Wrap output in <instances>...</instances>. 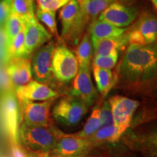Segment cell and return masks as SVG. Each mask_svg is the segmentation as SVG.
Listing matches in <instances>:
<instances>
[{
  "instance_id": "1",
  "label": "cell",
  "mask_w": 157,
  "mask_h": 157,
  "mask_svg": "<svg viewBox=\"0 0 157 157\" xmlns=\"http://www.w3.org/2000/svg\"><path fill=\"white\" fill-rule=\"evenodd\" d=\"M156 71V45L129 44L115 74L117 82L141 85L154 79Z\"/></svg>"
},
{
  "instance_id": "2",
  "label": "cell",
  "mask_w": 157,
  "mask_h": 157,
  "mask_svg": "<svg viewBox=\"0 0 157 157\" xmlns=\"http://www.w3.org/2000/svg\"><path fill=\"white\" fill-rule=\"evenodd\" d=\"M63 134L52 124L48 126H34L23 123L19 129V138L23 144L39 154L50 153Z\"/></svg>"
},
{
  "instance_id": "3",
  "label": "cell",
  "mask_w": 157,
  "mask_h": 157,
  "mask_svg": "<svg viewBox=\"0 0 157 157\" xmlns=\"http://www.w3.org/2000/svg\"><path fill=\"white\" fill-rule=\"evenodd\" d=\"M20 114L15 92L0 95V121L11 144L19 143Z\"/></svg>"
},
{
  "instance_id": "4",
  "label": "cell",
  "mask_w": 157,
  "mask_h": 157,
  "mask_svg": "<svg viewBox=\"0 0 157 157\" xmlns=\"http://www.w3.org/2000/svg\"><path fill=\"white\" fill-rule=\"evenodd\" d=\"M51 70L53 77L60 83L70 82L75 77L78 70L75 54L63 44L57 46L52 53Z\"/></svg>"
},
{
  "instance_id": "5",
  "label": "cell",
  "mask_w": 157,
  "mask_h": 157,
  "mask_svg": "<svg viewBox=\"0 0 157 157\" xmlns=\"http://www.w3.org/2000/svg\"><path fill=\"white\" fill-rule=\"evenodd\" d=\"M88 111V106L78 98L71 96L62 98L52 111L53 118L59 123L73 126L78 124Z\"/></svg>"
},
{
  "instance_id": "6",
  "label": "cell",
  "mask_w": 157,
  "mask_h": 157,
  "mask_svg": "<svg viewBox=\"0 0 157 157\" xmlns=\"http://www.w3.org/2000/svg\"><path fill=\"white\" fill-rule=\"evenodd\" d=\"M108 102L111 107L113 124L117 127L119 135L122 136L130 126L133 116L140 103L122 95L112 96Z\"/></svg>"
},
{
  "instance_id": "7",
  "label": "cell",
  "mask_w": 157,
  "mask_h": 157,
  "mask_svg": "<svg viewBox=\"0 0 157 157\" xmlns=\"http://www.w3.org/2000/svg\"><path fill=\"white\" fill-rule=\"evenodd\" d=\"M128 44L148 45L154 44L157 38V21L156 16L146 13L126 31Z\"/></svg>"
},
{
  "instance_id": "8",
  "label": "cell",
  "mask_w": 157,
  "mask_h": 157,
  "mask_svg": "<svg viewBox=\"0 0 157 157\" xmlns=\"http://www.w3.org/2000/svg\"><path fill=\"white\" fill-rule=\"evenodd\" d=\"M55 48L53 41H49L34 52L31 62L32 76L36 81L48 86L52 83L53 78L51 61Z\"/></svg>"
},
{
  "instance_id": "9",
  "label": "cell",
  "mask_w": 157,
  "mask_h": 157,
  "mask_svg": "<svg viewBox=\"0 0 157 157\" xmlns=\"http://www.w3.org/2000/svg\"><path fill=\"white\" fill-rule=\"evenodd\" d=\"M54 100L55 98L42 103H35L27 100L18 101L23 123L34 126H48L50 124V109Z\"/></svg>"
},
{
  "instance_id": "10",
  "label": "cell",
  "mask_w": 157,
  "mask_h": 157,
  "mask_svg": "<svg viewBox=\"0 0 157 157\" xmlns=\"http://www.w3.org/2000/svg\"><path fill=\"white\" fill-rule=\"evenodd\" d=\"M71 94L83 101L88 107L95 103L98 95L92 81L90 68L78 67L77 74L74 78Z\"/></svg>"
},
{
  "instance_id": "11",
  "label": "cell",
  "mask_w": 157,
  "mask_h": 157,
  "mask_svg": "<svg viewBox=\"0 0 157 157\" xmlns=\"http://www.w3.org/2000/svg\"><path fill=\"white\" fill-rule=\"evenodd\" d=\"M137 15L136 8L127 7L115 2L104 10L98 19L106 21L119 28H124L136 19Z\"/></svg>"
},
{
  "instance_id": "12",
  "label": "cell",
  "mask_w": 157,
  "mask_h": 157,
  "mask_svg": "<svg viewBox=\"0 0 157 157\" xmlns=\"http://www.w3.org/2000/svg\"><path fill=\"white\" fill-rule=\"evenodd\" d=\"M51 38V34L38 22L37 19L24 21V44L28 58L44 44L50 41Z\"/></svg>"
},
{
  "instance_id": "13",
  "label": "cell",
  "mask_w": 157,
  "mask_h": 157,
  "mask_svg": "<svg viewBox=\"0 0 157 157\" xmlns=\"http://www.w3.org/2000/svg\"><path fill=\"white\" fill-rule=\"evenodd\" d=\"M15 95L18 101H45L56 98L58 94L47 84L37 81H31L15 89Z\"/></svg>"
},
{
  "instance_id": "14",
  "label": "cell",
  "mask_w": 157,
  "mask_h": 157,
  "mask_svg": "<svg viewBox=\"0 0 157 157\" xmlns=\"http://www.w3.org/2000/svg\"><path fill=\"white\" fill-rule=\"evenodd\" d=\"M94 148L87 137L63 134L50 152L52 155H75L79 153L90 152Z\"/></svg>"
},
{
  "instance_id": "15",
  "label": "cell",
  "mask_w": 157,
  "mask_h": 157,
  "mask_svg": "<svg viewBox=\"0 0 157 157\" xmlns=\"http://www.w3.org/2000/svg\"><path fill=\"white\" fill-rule=\"evenodd\" d=\"M6 70L15 89L28 84L32 79L31 63L29 58L13 59Z\"/></svg>"
},
{
  "instance_id": "16",
  "label": "cell",
  "mask_w": 157,
  "mask_h": 157,
  "mask_svg": "<svg viewBox=\"0 0 157 157\" xmlns=\"http://www.w3.org/2000/svg\"><path fill=\"white\" fill-rule=\"evenodd\" d=\"M125 31L121 36L91 41L95 56H107L118 53L128 44V38Z\"/></svg>"
},
{
  "instance_id": "17",
  "label": "cell",
  "mask_w": 157,
  "mask_h": 157,
  "mask_svg": "<svg viewBox=\"0 0 157 157\" xmlns=\"http://www.w3.org/2000/svg\"><path fill=\"white\" fill-rule=\"evenodd\" d=\"M80 13V4L78 0H71L66 4L59 13L62 24V36L68 41L77 22Z\"/></svg>"
},
{
  "instance_id": "18",
  "label": "cell",
  "mask_w": 157,
  "mask_h": 157,
  "mask_svg": "<svg viewBox=\"0 0 157 157\" xmlns=\"http://www.w3.org/2000/svg\"><path fill=\"white\" fill-rule=\"evenodd\" d=\"M116 0H81L80 17L84 26L95 21L100 14Z\"/></svg>"
},
{
  "instance_id": "19",
  "label": "cell",
  "mask_w": 157,
  "mask_h": 157,
  "mask_svg": "<svg viewBox=\"0 0 157 157\" xmlns=\"http://www.w3.org/2000/svg\"><path fill=\"white\" fill-rule=\"evenodd\" d=\"M127 29L119 28L102 20L96 19L89 25L91 41L117 37L122 35Z\"/></svg>"
},
{
  "instance_id": "20",
  "label": "cell",
  "mask_w": 157,
  "mask_h": 157,
  "mask_svg": "<svg viewBox=\"0 0 157 157\" xmlns=\"http://www.w3.org/2000/svg\"><path fill=\"white\" fill-rule=\"evenodd\" d=\"M119 131L114 124L101 127L91 136L87 137L93 148L105 143H114L121 138Z\"/></svg>"
},
{
  "instance_id": "21",
  "label": "cell",
  "mask_w": 157,
  "mask_h": 157,
  "mask_svg": "<svg viewBox=\"0 0 157 157\" xmlns=\"http://www.w3.org/2000/svg\"><path fill=\"white\" fill-rule=\"evenodd\" d=\"M92 67L98 90L103 97H105L117 82L116 74H113L111 69L98 68L93 66Z\"/></svg>"
},
{
  "instance_id": "22",
  "label": "cell",
  "mask_w": 157,
  "mask_h": 157,
  "mask_svg": "<svg viewBox=\"0 0 157 157\" xmlns=\"http://www.w3.org/2000/svg\"><path fill=\"white\" fill-rule=\"evenodd\" d=\"M93 44L88 34L84 35L76 50V58L78 67L90 68V61L93 56Z\"/></svg>"
},
{
  "instance_id": "23",
  "label": "cell",
  "mask_w": 157,
  "mask_h": 157,
  "mask_svg": "<svg viewBox=\"0 0 157 157\" xmlns=\"http://www.w3.org/2000/svg\"><path fill=\"white\" fill-rule=\"evenodd\" d=\"M12 10L24 21L36 20L33 0H12Z\"/></svg>"
},
{
  "instance_id": "24",
  "label": "cell",
  "mask_w": 157,
  "mask_h": 157,
  "mask_svg": "<svg viewBox=\"0 0 157 157\" xmlns=\"http://www.w3.org/2000/svg\"><path fill=\"white\" fill-rule=\"evenodd\" d=\"M101 128V119H100V106L97 105L94 108L91 115L88 118L82 130L74 134H71L75 137H88L93 135L98 129Z\"/></svg>"
},
{
  "instance_id": "25",
  "label": "cell",
  "mask_w": 157,
  "mask_h": 157,
  "mask_svg": "<svg viewBox=\"0 0 157 157\" xmlns=\"http://www.w3.org/2000/svg\"><path fill=\"white\" fill-rule=\"evenodd\" d=\"M23 27H24V21L14 11L12 10L4 24L8 45L11 41L18 34L20 31L22 30Z\"/></svg>"
},
{
  "instance_id": "26",
  "label": "cell",
  "mask_w": 157,
  "mask_h": 157,
  "mask_svg": "<svg viewBox=\"0 0 157 157\" xmlns=\"http://www.w3.org/2000/svg\"><path fill=\"white\" fill-rule=\"evenodd\" d=\"M10 61L13 59L28 58L24 44V27L10 43L7 47Z\"/></svg>"
},
{
  "instance_id": "27",
  "label": "cell",
  "mask_w": 157,
  "mask_h": 157,
  "mask_svg": "<svg viewBox=\"0 0 157 157\" xmlns=\"http://www.w3.org/2000/svg\"><path fill=\"white\" fill-rule=\"evenodd\" d=\"M35 15H36V18H38L41 22L46 25V26L48 27L52 34L58 37L56 20V11L46 10L37 8Z\"/></svg>"
},
{
  "instance_id": "28",
  "label": "cell",
  "mask_w": 157,
  "mask_h": 157,
  "mask_svg": "<svg viewBox=\"0 0 157 157\" xmlns=\"http://www.w3.org/2000/svg\"><path fill=\"white\" fill-rule=\"evenodd\" d=\"M119 54L116 53L107 56H94L92 66L98 68L111 69L117 63Z\"/></svg>"
},
{
  "instance_id": "29",
  "label": "cell",
  "mask_w": 157,
  "mask_h": 157,
  "mask_svg": "<svg viewBox=\"0 0 157 157\" xmlns=\"http://www.w3.org/2000/svg\"><path fill=\"white\" fill-rule=\"evenodd\" d=\"M15 92V87L7 74L6 66H0V95Z\"/></svg>"
},
{
  "instance_id": "30",
  "label": "cell",
  "mask_w": 157,
  "mask_h": 157,
  "mask_svg": "<svg viewBox=\"0 0 157 157\" xmlns=\"http://www.w3.org/2000/svg\"><path fill=\"white\" fill-rule=\"evenodd\" d=\"M100 119H101V127L113 124L111 107L108 101H104L101 107H100Z\"/></svg>"
},
{
  "instance_id": "31",
  "label": "cell",
  "mask_w": 157,
  "mask_h": 157,
  "mask_svg": "<svg viewBox=\"0 0 157 157\" xmlns=\"http://www.w3.org/2000/svg\"><path fill=\"white\" fill-rule=\"evenodd\" d=\"M71 0H37L38 8L46 10L56 11L61 8Z\"/></svg>"
},
{
  "instance_id": "32",
  "label": "cell",
  "mask_w": 157,
  "mask_h": 157,
  "mask_svg": "<svg viewBox=\"0 0 157 157\" xmlns=\"http://www.w3.org/2000/svg\"><path fill=\"white\" fill-rule=\"evenodd\" d=\"M12 11V0H0V25H4Z\"/></svg>"
},
{
  "instance_id": "33",
  "label": "cell",
  "mask_w": 157,
  "mask_h": 157,
  "mask_svg": "<svg viewBox=\"0 0 157 157\" xmlns=\"http://www.w3.org/2000/svg\"><path fill=\"white\" fill-rule=\"evenodd\" d=\"M11 154L13 157H31L24 148L17 144H11Z\"/></svg>"
},
{
  "instance_id": "34",
  "label": "cell",
  "mask_w": 157,
  "mask_h": 157,
  "mask_svg": "<svg viewBox=\"0 0 157 157\" xmlns=\"http://www.w3.org/2000/svg\"><path fill=\"white\" fill-rule=\"evenodd\" d=\"M90 151L87 154H86L84 157H111L109 153L105 151Z\"/></svg>"
},
{
  "instance_id": "35",
  "label": "cell",
  "mask_w": 157,
  "mask_h": 157,
  "mask_svg": "<svg viewBox=\"0 0 157 157\" xmlns=\"http://www.w3.org/2000/svg\"><path fill=\"white\" fill-rule=\"evenodd\" d=\"M89 152H83L75 155H52L51 156L49 154V157H84Z\"/></svg>"
},
{
  "instance_id": "36",
  "label": "cell",
  "mask_w": 157,
  "mask_h": 157,
  "mask_svg": "<svg viewBox=\"0 0 157 157\" xmlns=\"http://www.w3.org/2000/svg\"><path fill=\"white\" fill-rule=\"evenodd\" d=\"M150 1L151 2L153 5H154V7L155 8V10H156V9H157V0H150Z\"/></svg>"
},
{
  "instance_id": "37",
  "label": "cell",
  "mask_w": 157,
  "mask_h": 157,
  "mask_svg": "<svg viewBox=\"0 0 157 157\" xmlns=\"http://www.w3.org/2000/svg\"><path fill=\"white\" fill-rule=\"evenodd\" d=\"M40 157H49V153H44V154H42L39 155Z\"/></svg>"
},
{
  "instance_id": "38",
  "label": "cell",
  "mask_w": 157,
  "mask_h": 157,
  "mask_svg": "<svg viewBox=\"0 0 157 157\" xmlns=\"http://www.w3.org/2000/svg\"><path fill=\"white\" fill-rule=\"evenodd\" d=\"M3 26V25H0V29H1L2 28V27Z\"/></svg>"
},
{
  "instance_id": "39",
  "label": "cell",
  "mask_w": 157,
  "mask_h": 157,
  "mask_svg": "<svg viewBox=\"0 0 157 157\" xmlns=\"http://www.w3.org/2000/svg\"><path fill=\"white\" fill-rule=\"evenodd\" d=\"M151 157H156V156H151Z\"/></svg>"
},
{
  "instance_id": "40",
  "label": "cell",
  "mask_w": 157,
  "mask_h": 157,
  "mask_svg": "<svg viewBox=\"0 0 157 157\" xmlns=\"http://www.w3.org/2000/svg\"><path fill=\"white\" fill-rule=\"evenodd\" d=\"M36 1H37V0H36Z\"/></svg>"
},
{
  "instance_id": "41",
  "label": "cell",
  "mask_w": 157,
  "mask_h": 157,
  "mask_svg": "<svg viewBox=\"0 0 157 157\" xmlns=\"http://www.w3.org/2000/svg\"></svg>"
}]
</instances>
